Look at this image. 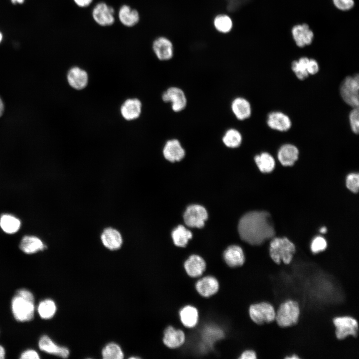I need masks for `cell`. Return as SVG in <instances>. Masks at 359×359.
Here are the masks:
<instances>
[{"mask_svg": "<svg viewBox=\"0 0 359 359\" xmlns=\"http://www.w3.org/2000/svg\"><path fill=\"white\" fill-rule=\"evenodd\" d=\"M101 354L104 359H122L124 356L120 346L115 343L107 344L102 349Z\"/></svg>", "mask_w": 359, "mask_h": 359, "instance_id": "836d02e7", "label": "cell"}, {"mask_svg": "<svg viewBox=\"0 0 359 359\" xmlns=\"http://www.w3.org/2000/svg\"><path fill=\"white\" fill-rule=\"evenodd\" d=\"M20 220L13 215L4 214L0 217V226L2 230L8 234L16 232L20 227Z\"/></svg>", "mask_w": 359, "mask_h": 359, "instance_id": "f1b7e54d", "label": "cell"}, {"mask_svg": "<svg viewBox=\"0 0 359 359\" xmlns=\"http://www.w3.org/2000/svg\"><path fill=\"white\" fill-rule=\"evenodd\" d=\"M208 217L206 209L198 204L188 206L184 214L183 219L185 224L191 227L201 228Z\"/></svg>", "mask_w": 359, "mask_h": 359, "instance_id": "9c48e42d", "label": "cell"}, {"mask_svg": "<svg viewBox=\"0 0 359 359\" xmlns=\"http://www.w3.org/2000/svg\"><path fill=\"white\" fill-rule=\"evenodd\" d=\"M267 124L271 129L280 132L287 131L292 126V122L290 117L280 111L270 113L267 117Z\"/></svg>", "mask_w": 359, "mask_h": 359, "instance_id": "ac0fdd59", "label": "cell"}, {"mask_svg": "<svg viewBox=\"0 0 359 359\" xmlns=\"http://www.w3.org/2000/svg\"><path fill=\"white\" fill-rule=\"evenodd\" d=\"M40 357L38 353L32 349L24 351L20 355L21 359H39Z\"/></svg>", "mask_w": 359, "mask_h": 359, "instance_id": "7bdbcfd3", "label": "cell"}, {"mask_svg": "<svg viewBox=\"0 0 359 359\" xmlns=\"http://www.w3.org/2000/svg\"><path fill=\"white\" fill-rule=\"evenodd\" d=\"M174 243L178 247H184L192 237V233L182 225L175 228L172 232Z\"/></svg>", "mask_w": 359, "mask_h": 359, "instance_id": "83f0119b", "label": "cell"}, {"mask_svg": "<svg viewBox=\"0 0 359 359\" xmlns=\"http://www.w3.org/2000/svg\"><path fill=\"white\" fill-rule=\"evenodd\" d=\"M163 101L171 103L172 110L176 112L182 111L186 106L187 98L184 91L177 87H171L163 92Z\"/></svg>", "mask_w": 359, "mask_h": 359, "instance_id": "30bf717a", "label": "cell"}, {"mask_svg": "<svg viewBox=\"0 0 359 359\" xmlns=\"http://www.w3.org/2000/svg\"><path fill=\"white\" fill-rule=\"evenodd\" d=\"M359 76L357 74L346 77L340 87V95L343 101L352 108L359 107Z\"/></svg>", "mask_w": 359, "mask_h": 359, "instance_id": "8992f818", "label": "cell"}, {"mask_svg": "<svg viewBox=\"0 0 359 359\" xmlns=\"http://www.w3.org/2000/svg\"><path fill=\"white\" fill-rule=\"evenodd\" d=\"M179 317L181 324L187 329L195 327L199 323V311L192 305L182 306L179 311Z\"/></svg>", "mask_w": 359, "mask_h": 359, "instance_id": "e0dca14e", "label": "cell"}, {"mask_svg": "<svg viewBox=\"0 0 359 359\" xmlns=\"http://www.w3.org/2000/svg\"><path fill=\"white\" fill-rule=\"evenodd\" d=\"M299 154V150L295 145L285 144L279 148L277 157L283 166H292L298 160Z\"/></svg>", "mask_w": 359, "mask_h": 359, "instance_id": "603a6c76", "label": "cell"}, {"mask_svg": "<svg viewBox=\"0 0 359 359\" xmlns=\"http://www.w3.org/2000/svg\"><path fill=\"white\" fill-rule=\"evenodd\" d=\"M335 6L342 10H347L352 8L354 5L353 0H333Z\"/></svg>", "mask_w": 359, "mask_h": 359, "instance_id": "f35d334b", "label": "cell"}, {"mask_svg": "<svg viewBox=\"0 0 359 359\" xmlns=\"http://www.w3.org/2000/svg\"><path fill=\"white\" fill-rule=\"evenodd\" d=\"M335 327V334L340 341L350 336L357 338L358 335L359 325L356 319L349 315L339 316L332 320Z\"/></svg>", "mask_w": 359, "mask_h": 359, "instance_id": "5b68a950", "label": "cell"}, {"mask_svg": "<svg viewBox=\"0 0 359 359\" xmlns=\"http://www.w3.org/2000/svg\"><path fill=\"white\" fill-rule=\"evenodd\" d=\"M309 60L307 57H302L292 62L291 69L299 80H304L309 76L307 71Z\"/></svg>", "mask_w": 359, "mask_h": 359, "instance_id": "d6a6232c", "label": "cell"}, {"mask_svg": "<svg viewBox=\"0 0 359 359\" xmlns=\"http://www.w3.org/2000/svg\"><path fill=\"white\" fill-rule=\"evenodd\" d=\"M34 302L15 294L11 302V311L14 319L20 322L32 320L34 316Z\"/></svg>", "mask_w": 359, "mask_h": 359, "instance_id": "52a82bcc", "label": "cell"}, {"mask_svg": "<svg viewBox=\"0 0 359 359\" xmlns=\"http://www.w3.org/2000/svg\"><path fill=\"white\" fill-rule=\"evenodd\" d=\"M46 248V246L40 239L35 236H25L22 238L19 245L20 249L28 254L42 251Z\"/></svg>", "mask_w": 359, "mask_h": 359, "instance_id": "484cf974", "label": "cell"}, {"mask_svg": "<svg viewBox=\"0 0 359 359\" xmlns=\"http://www.w3.org/2000/svg\"><path fill=\"white\" fill-rule=\"evenodd\" d=\"M238 231L241 239L252 245H260L275 234L271 216L264 211H250L244 214L239 220Z\"/></svg>", "mask_w": 359, "mask_h": 359, "instance_id": "6da1fadb", "label": "cell"}, {"mask_svg": "<svg viewBox=\"0 0 359 359\" xmlns=\"http://www.w3.org/2000/svg\"><path fill=\"white\" fill-rule=\"evenodd\" d=\"M114 10L104 2L98 3L93 8L92 16L99 25L105 26L113 24L115 21Z\"/></svg>", "mask_w": 359, "mask_h": 359, "instance_id": "5bb4252c", "label": "cell"}, {"mask_svg": "<svg viewBox=\"0 0 359 359\" xmlns=\"http://www.w3.org/2000/svg\"><path fill=\"white\" fill-rule=\"evenodd\" d=\"M194 287L199 296L204 298H208L218 292L219 283L214 276L206 275L195 281Z\"/></svg>", "mask_w": 359, "mask_h": 359, "instance_id": "8fae6325", "label": "cell"}, {"mask_svg": "<svg viewBox=\"0 0 359 359\" xmlns=\"http://www.w3.org/2000/svg\"><path fill=\"white\" fill-rule=\"evenodd\" d=\"M67 79L69 84L73 88L80 90L85 88L88 82V75L86 70L73 66L68 71Z\"/></svg>", "mask_w": 359, "mask_h": 359, "instance_id": "44dd1931", "label": "cell"}, {"mask_svg": "<svg viewBox=\"0 0 359 359\" xmlns=\"http://www.w3.org/2000/svg\"><path fill=\"white\" fill-rule=\"evenodd\" d=\"M292 33L296 44L299 47H304L311 43L314 34L306 24H298L292 29Z\"/></svg>", "mask_w": 359, "mask_h": 359, "instance_id": "cb8c5ba5", "label": "cell"}, {"mask_svg": "<svg viewBox=\"0 0 359 359\" xmlns=\"http://www.w3.org/2000/svg\"><path fill=\"white\" fill-rule=\"evenodd\" d=\"M100 239L103 246L110 251L120 249L124 243V237L120 230L111 226L102 229Z\"/></svg>", "mask_w": 359, "mask_h": 359, "instance_id": "ba28073f", "label": "cell"}, {"mask_svg": "<svg viewBox=\"0 0 359 359\" xmlns=\"http://www.w3.org/2000/svg\"><path fill=\"white\" fill-rule=\"evenodd\" d=\"M300 315L299 302L288 299L281 303L276 309L275 321L281 328L292 327L298 324Z\"/></svg>", "mask_w": 359, "mask_h": 359, "instance_id": "7a4b0ae2", "label": "cell"}, {"mask_svg": "<svg viewBox=\"0 0 359 359\" xmlns=\"http://www.w3.org/2000/svg\"><path fill=\"white\" fill-rule=\"evenodd\" d=\"M216 29L222 33H227L231 31L233 23L231 18L226 14L217 15L213 21Z\"/></svg>", "mask_w": 359, "mask_h": 359, "instance_id": "e575fe53", "label": "cell"}, {"mask_svg": "<svg viewBox=\"0 0 359 359\" xmlns=\"http://www.w3.org/2000/svg\"><path fill=\"white\" fill-rule=\"evenodd\" d=\"M75 3L79 7H86L89 6L93 0H73Z\"/></svg>", "mask_w": 359, "mask_h": 359, "instance_id": "f6af8a7d", "label": "cell"}, {"mask_svg": "<svg viewBox=\"0 0 359 359\" xmlns=\"http://www.w3.org/2000/svg\"><path fill=\"white\" fill-rule=\"evenodd\" d=\"M223 258L225 263L230 268L241 267L245 262L243 250L237 245L229 246L223 251Z\"/></svg>", "mask_w": 359, "mask_h": 359, "instance_id": "9a60e30c", "label": "cell"}, {"mask_svg": "<svg viewBox=\"0 0 359 359\" xmlns=\"http://www.w3.org/2000/svg\"><path fill=\"white\" fill-rule=\"evenodd\" d=\"M2 35L1 33L0 32V42H1V41L2 40Z\"/></svg>", "mask_w": 359, "mask_h": 359, "instance_id": "f907efd6", "label": "cell"}, {"mask_svg": "<svg viewBox=\"0 0 359 359\" xmlns=\"http://www.w3.org/2000/svg\"><path fill=\"white\" fill-rule=\"evenodd\" d=\"M57 307L54 301L50 299L41 301L37 306V312L42 319H51L55 314Z\"/></svg>", "mask_w": 359, "mask_h": 359, "instance_id": "4dcf8cb0", "label": "cell"}, {"mask_svg": "<svg viewBox=\"0 0 359 359\" xmlns=\"http://www.w3.org/2000/svg\"><path fill=\"white\" fill-rule=\"evenodd\" d=\"M231 108L235 117L239 120L249 118L252 113L250 102L243 97H236L232 101Z\"/></svg>", "mask_w": 359, "mask_h": 359, "instance_id": "d4e9b609", "label": "cell"}, {"mask_svg": "<svg viewBox=\"0 0 359 359\" xmlns=\"http://www.w3.org/2000/svg\"><path fill=\"white\" fill-rule=\"evenodd\" d=\"M16 294L26 299L34 302V297L32 293L26 289L18 290Z\"/></svg>", "mask_w": 359, "mask_h": 359, "instance_id": "ee69618b", "label": "cell"}, {"mask_svg": "<svg viewBox=\"0 0 359 359\" xmlns=\"http://www.w3.org/2000/svg\"><path fill=\"white\" fill-rule=\"evenodd\" d=\"M4 110V105L3 102L0 98V117L2 115Z\"/></svg>", "mask_w": 359, "mask_h": 359, "instance_id": "7dc6e473", "label": "cell"}, {"mask_svg": "<svg viewBox=\"0 0 359 359\" xmlns=\"http://www.w3.org/2000/svg\"><path fill=\"white\" fill-rule=\"evenodd\" d=\"M118 17L121 22L124 25L128 27L136 25L140 19L138 11L126 4L122 5L120 8Z\"/></svg>", "mask_w": 359, "mask_h": 359, "instance_id": "4316f807", "label": "cell"}, {"mask_svg": "<svg viewBox=\"0 0 359 359\" xmlns=\"http://www.w3.org/2000/svg\"><path fill=\"white\" fill-rule=\"evenodd\" d=\"M153 49L157 58L161 60H168L173 56V44L165 37L156 38L153 43Z\"/></svg>", "mask_w": 359, "mask_h": 359, "instance_id": "ffe728a7", "label": "cell"}, {"mask_svg": "<svg viewBox=\"0 0 359 359\" xmlns=\"http://www.w3.org/2000/svg\"><path fill=\"white\" fill-rule=\"evenodd\" d=\"M183 268L187 275L191 278L201 277L206 268V262L200 256L190 255L183 262Z\"/></svg>", "mask_w": 359, "mask_h": 359, "instance_id": "4fadbf2b", "label": "cell"}, {"mask_svg": "<svg viewBox=\"0 0 359 359\" xmlns=\"http://www.w3.org/2000/svg\"><path fill=\"white\" fill-rule=\"evenodd\" d=\"M164 158L170 162H179L185 156V151L180 142L176 139L166 142L163 150Z\"/></svg>", "mask_w": 359, "mask_h": 359, "instance_id": "d6986e66", "label": "cell"}, {"mask_svg": "<svg viewBox=\"0 0 359 359\" xmlns=\"http://www.w3.org/2000/svg\"><path fill=\"white\" fill-rule=\"evenodd\" d=\"M347 188L354 193H357L359 187V175L358 174H349L346 179Z\"/></svg>", "mask_w": 359, "mask_h": 359, "instance_id": "74e56055", "label": "cell"}, {"mask_svg": "<svg viewBox=\"0 0 359 359\" xmlns=\"http://www.w3.org/2000/svg\"><path fill=\"white\" fill-rule=\"evenodd\" d=\"M295 252V245L286 237H273L270 243L269 255L277 265L282 262L285 265L289 264Z\"/></svg>", "mask_w": 359, "mask_h": 359, "instance_id": "3957f363", "label": "cell"}, {"mask_svg": "<svg viewBox=\"0 0 359 359\" xmlns=\"http://www.w3.org/2000/svg\"><path fill=\"white\" fill-rule=\"evenodd\" d=\"M249 0H226L227 9L231 11L238 9Z\"/></svg>", "mask_w": 359, "mask_h": 359, "instance_id": "ab89813d", "label": "cell"}, {"mask_svg": "<svg viewBox=\"0 0 359 359\" xmlns=\"http://www.w3.org/2000/svg\"><path fill=\"white\" fill-rule=\"evenodd\" d=\"M319 70V65L317 61L314 59H309L307 71L309 75H315Z\"/></svg>", "mask_w": 359, "mask_h": 359, "instance_id": "60d3db41", "label": "cell"}, {"mask_svg": "<svg viewBox=\"0 0 359 359\" xmlns=\"http://www.w3.org/2000/svg\"><path fill=\"white\" fill-rule=\"evenodd\" d=\"M254 161L259 170L263 173H270L275 168V160L268 153L263 152L256 155Z\"/></svg>", "mask_w": 359, "mask_h": 359, "instance_id": "f546056e", "label": "cell"}, {"mask_svg": "<svg viewBox=\"0 0 359 359\" xmlns=\"http://www.w3.org/2000/svg\"><path fill=\"white\" fill-rule=\"evenodd\" d=\"M38 345L41 351L48 354L64 359L67 358L70 355L67 348L57 345L47 335H43L40 337Z\"/></svg>", "mask_w": 359, "mask_h": 359, "instance_id": "2e32d148", "label": "cell"}, {"mask_svg": "<svg viewBox=\"0 0 359 359\" xmlns=\"http://www.w3.org/2000/svg\"><path fill=\"white\" fill-rule=\"evenodd\" d=\"M142 102L139 99L128 98L122 104L120 112L126 120H134L140 116L142 112Z\"/></svg>", "mask_w": 359, "mask_h": 359, "instance_id": "7402d4cb", "label": "cell"}, {"mask_svg": "<svg viewBox=\"0 0 359 359\" xmlns=\"http://www.w3.org/2000/svg\"><path fill=\"white\" fill-rule=\"evenodd\" d=\"M352 108L349 115V123L352 132L358 134L359 132V107Z\"/></svg>", "mask_w": 359, "mask_h": 359, "instance_id": "d590c367", "label": "cell"}, {"mask_svg": "<svg viewBox=\"0 0 359 359\" xmlns=\"http://www.w3.org/2000/svg\"><path fill=\"white\" fill-rule=\"evenodd\" d=\"M276 311L268 302H260L251 304L248 315L251 320L258 326L270 324L275 321Z\"/></svg>", "mask_w": 359, "mask_h": 359, "instance_id": "277c9868", "label": "cell"}, {"mask_svg": "<svg viewBox=\"0 0 359 359\" xmlns=\"http://www.w3.org/2000/svg\"><path fill=\"white\" fill-rule=\"evenodd\" d=\"M5 351L4 348L1 345H0V359H3L5 358Z\"/></svg>", "mask_w": 359, "mask_h": 359, "instance_id": "bcb514c9", "label": "cell"}, {"mask_svg": "<svg viewBox=\"0 0 359 359\" xmlns=\"http://www.w3.org/2000/svg\"><path fill=\"white\" fill-rule=\"evenodd\" d=\"M327 247V243L322 236L316 237L311 244V250L313 253L317 254L325 250Z\"/></svg>", "mask_w": 359, "mask_h": 359, "instance_id": "8d00e7d4", "label": "cell"}, {"mask_svg": "<svg viewBox=\"0 0 359 359\" xmlns=\"http://www.w3.org/2000/svg\"><path fill=\"white\" fill-rule=\"evenodd\" d=\"M327 231V229L325 227H323L320 229V232L322 233H325Z\"/></svg>", "mask_w": 359, "mask_h": 359, "instance_id": "681fc988", "label": "cell"}, {"mask_svg": "<svg viewBox=\"0 0 359 359\" xmlns=\"http://www.w3.org/2000/svg\"><path fill=\"white\" fill-rule=\"evenodd\" d=\"M186 341L184 332L172 325L167 326L163 332L162 341L168 348L174 350L182 346Z\"/></svg>", "mask_w": 359, "mask_h": 359, "instance_id": "7c38bea8", "label": "cell"}, {"mask_svg": "<svg viewBox=\"0 0 359 359\" xmlns=\"http://www.w3.org/2000/svg\"><path fill=\"white\" fill-rule=\"evenodd\" d=\"M257 358L256 352L252 349L244 350L238 358L239 359H256Z\"/></svg>", "mask_w": 359, "mask_h": 359, "instance_id": "b9f144b4", "label": "cell"}, {"mask_svg": "<svg viewBox=\"0 0 359 359\" xmlns=\"http://www.w3.org/2000/svg\"><path fill=\"white\" fill-rule=\"evenodd\" d=\"M24 0H11V2L13 3H22L24 2Z\"/></svg>", "mask_w": 359, "mask_h": 359, "instance_id": "c3c4849f", "label": "cell"}, {"mask_svg": "<svg viewBox=\"0 0 359 359\" xmlns=\"http://www.w3.org/2000/svg\"><path fill=\"white\" fill-rule=\"evenodd\" d=\"M222 141L227 147L236 148L241 144L242 136L238 130L231 128L225 132L222 137Z\"/></svg>", "mask_w": 359, "mask_h": 359, "instance_id": "1f68e13d", "label": "cell"}]
</instances>
